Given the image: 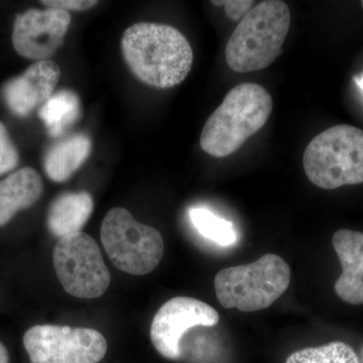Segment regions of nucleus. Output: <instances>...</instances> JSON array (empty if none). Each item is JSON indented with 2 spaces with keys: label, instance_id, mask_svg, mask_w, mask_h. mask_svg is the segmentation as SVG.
<instances>
[{
  "label": "nucleus",
  "instance_id": "1",
  "mask_svg": "<svg viewBox=\"0 0 363 363\" xmlns=\"http://www.w3.org/2000/svg\"><path fill=\"white\" fill-rule=\"evenodd\" d=\"M121 48L130 71L157 89L181 84L192 69L194 54L190 43L171 26L135 23L124 32Z\"/></svg>",
  "mask_w": 363,
  "mask_h": 363
},
{
  "label": "nucleus",
  "instance_id": "2",
  "mask_svg": "<svg viewBox=\"0 0 363 363\" xmlns=\"http://www.w3.org/2000/svg\"><path fill=\"white\" fill-rule=\"evenodd\" d=\"M272 106V96L262 86L255 83L235 86L207 119L200 147L212 157L230 156L264 128Z\"/></svg>",
  "mask_w": 363,
  "mask_h": 363
},
{
  "label": "nucleus",
  "instance_id": "3",
  "mask_svg": "<svg viewBox=\"0 0 363 363\" xmlns=\"http://www.w3.org/2000/svg\"><path fill=\"white\" fill-rule=\"evenodd\" d=\"M290 26L291 11L286 2L267 0L253 6L227 42V65L238 73L271 66L283 52Z\"/></svg>",
  "mask_w": 363,
  "mask_h": 363
},
{
  "label": "nucleus",
  "instance_id": "4",
  "mask_svg": "<svg viewBox=\"0 0 363 363\" xmlns=\"http://www.w3.org/2000/svg\"><path fill=\"white\" fill-rule=\"evenodd\" d=\"M290 283L288 264L272 253L252 264L222 269L214 279L222 307L242 312L267 309L286 292Z\"/></svg>",
  "mask_w": 363,
  "mask_h": 363
},
{
  "label": "nucleus",
  "instance_id": "5",
  "mask_svg": "<svg viewBox=\"0 0 363 363\" xmlns=\"http://www.w3.org/2000/svg\"><path fill=\"white\" fill-rule=\"evenodd\" d=\"M303 164L317 187L333 190L363 183V130L347 124L319 133L306 147Z\"/></svg>",
  "mask_w": 363,
  "mask_h": 363
},
{
  "label": "nucleus",
  "instance_id": "6",
  "mask_svg": "<svg viewBox=\"0 0 363 363\" xmlns=\"http://www.w3.org/2000/svg\"><path fill=\"white\" fill-rule=\"evenodd\" d=\"M100 238L114 266L135 276L154 271L164 255L161 233L136 221L124 208L109 210L102 222Z\"/></svg>",
  "mask_w": 363,
  "mask_h": 363
},
{
  "label": "nucleus",
  "instance_id": "7",
  "mask_svg": "<svg viewBox=\"0 0 363 363\" xmlns=\"http://www.w3.org/2000/svg\"><path fill=\"white\" fill-rule=\"evenodd\" d=\"M55 271L69 295L95 298L106 292L111 277L96 241L84 233L60 238L52 253Z\"/></svg>",
  "mask_w": 363,
  "mask_h": 363
},
{
  "label": "nucleus",
  "instance_id": "8",
  "mask_svg": "<svg viewBox=\"0 0 363 363\" xmlns=\"http://www.w3.org/2000/svg\"><path fill=\"white\" fill-rule=\"evenodd\" d=\"M30 363H97L106 354L99 331L58 325H37L23 335Z\"/></svg>",
  "mask_w": 363,
  "mask_h": 363
},
{
  "label": "nucleus",
  "instance_id": "9",
  "mask_svg": "<svg viewBox=\"0 0 363 363\" xmlns=\"http://www.w3.org/2000/svg\"><path fill=\"white\" fill-rule=\"evenodd\" d=\"M219 314L211 306L190 297H176L160 308L150 326V340L157 352L169 359L181 357V339L194 327L215 326Z\"/></svg>",
  "mask_w": 363,
  "mask_h": 363
},
{
  "label": "nucleus",
  "instance_id": "10",
  "mask_svg": "<svg viewBox=\"0 0 363 363\" xmlns=\"http://www.w3.org/2000/svg\"><path fill=\"white\" fill-rule=\"evenodd\" d=\"M71 23L70 13L56 9H28L14 21L13 44L26 59L49 60L63 44Z\"/></svg>",
  "mask_w": 363,
  "mask_h": 363
},
{
  "label": "nucleus",
  "instance_id": "11",
  "mask_svg": "<svg viewBox=\"0 0 363 363\" xmlns=\"http://www.w3.org/2000/svg\"><path fill=\"white\" fill-rule=\"evenodd\" d=\"M60 77L61 69L56 62H35L23 75L4 85L2 93L7 106L16 116H28L52 96Z\"/></svg>",
  "mask_w": 363,
  "mask_h": 363
},
{
  "label": "nucleus",
  "instance_id": "12",
  "mask_svg": "<svg viewBox=\"0 0 363 363\" xmlns=\"http://www.w3.org/2000/svg\"><path fill=\"white\" fill-rule=\"evenodd\" d=\"M342 274L336 281L335 292L344 302L363 304V233L341 229L332 238Z\"/></svg>",
  "mask_w": 363,
  "mask_h": 363
},
{
  "label": "nucleus",
  "instance_id": "13",
  "mask_svg": "<svg viewBox=\"0 0 363 363\" xmlns=\"http://www.w3.org/2000/svg\"><path fill=\"white\" fill-rule=\"evenodd\" d=\"M42 178L35 169L26 167L0 181V227L14 215L33 206L43 193Z\"/></svg>",
  "mask_w": 363,
  "mask_h": 363
},
{
  "label": "nucleus",
  "instance_id": "14",
  "mask_svg": "<svg viewBox=\"0 0 363 363\" xmlns=\"http://www.w3.org/2000/svg\"><path fill=\"white\" fill-rule=\"evenodd\" d=\"M94 208L92 196L87 192L65 193L52 202L47 223L52 235L62 238L81 233Z\"/></svg>",
  "mask_w": 363,
  "mask_h": 363
},
{
  "label": "nucleus",
  "instance_id": "15",
  "mask_svg": "<svg viewBox=\"0 0 363 363\" xmlns=\"http://www.w3.org/2000/svg\"><path fill=\"white\" fill-rule=\"evenodd\" d=\"M91 147L90 138L82 133L55 143L45 156V174L52 181L58 183L68 180L88 159Z\"/></svg>",
  "mask_w": 363,
  "mask_h": 363
},
{
  "label": "nucleus",
  "instance_id": "16",
  "mask_svg": "<svg viewBox=\"0 0 363 363\" xmlns=\"http://www.w3.org/2000/svg\"><path fill=\"white\" fill-rule=\"evenodd\" d=\"M80 99L75 92L61 90L55 93L42 105L40 118L44 121L48 133L59 138L80 118Z\"/></svg>",
  "mask_w": 363,
  "mask_h": 363
},
{
  "label": "nucleus",
  "instance_id": "17",
  "mask_svg": "<svg viewBox=\"0 0 363 363\" xmlns=\"http://www.w3.org/2000/svg\"><path fill=\"white\" fill-rule=\"evenodd\" d=\"M188 215L197 233L215 245L230 247L238 241V233L233 222L216 216L208 208H190Z\"/></svg>",
  "mask_w": 363,
  "mask_h": 363
},
{
  "label": "nucleus",
  "instance_id": "18",
  "mask_svg": "<svg viewBox=\"0 0 363 363\" xmlns=\"http://www.w3.org/2000/svg\"><path fill=\"white\" fill-rule=\"evenodd\" d=\"M286 363H360L357 353L348 344L331 342L319 347L296 351Z\"/></svg>",
  "mask_w": 363,
  "mask_h": 363
},
{
  "label": "nucleus",
  "instance_id": "19",
  "mask_svg": "<svg viewBox=\"0 0 363 363\" xmlns=\"http://www.w3.org/2000/svg\"><path fill=\"white\" fill-rule=\"evenodd\" d=\"M20 157L4 124L0 121V176L18 166Z\"/></svg>",
  "mask_w": 363,
  "mask_h": 363
},
{
  "label": "nucleus",
  "instance_id": "20",
  "mask_svg": "<svg viewBox=\"0 0 363 363\" xmlns=\"http://www.w3.org/2000/svg\"><path fill=\"white\" fill-rule=\"evenodd\" d=\"M216 6H224L226 14L230 20L241 21L252 9L255 1L245 0H227V1H212Z\"/></svg>",
  "mask_w": 363,
  "mask_h": 363
},
{
  "label": "nucleus",
  "instance_id": "21",
  "mask_svg": "<svg viewBox=\"0 0 363 363\" xmlns=\"http://www.w3.org/2000/svg\"><path fill=\"white\" fill-rule=\"evenodd\" d=\"M48 9H62V11H84L97 6L95 0H47L42 1Z\"/></svg>",
  "mask_w": 363,
  "mask_h": 363
},
{
  "label": "nucleus",
  "instance_id": "22",
  "mask_svg": "<svg viewBox=\"0 0 363 363\" xmlns=\"http://www.w3.org/2000/svg\"><path fill=\"white\" fill-rule=\"evenodd\" d=\"M9 352H7L6 346H4V344L0 342V363H9Z\"/></svg>",
  "mask_w": 363,
  "mask_h": 363
},
{
  "label": "nucleus",
  "instance_id": "23",
  "mask_svg": "<svg viewBox=\"0 0 363 363\" xmlns=\"http://www.w3.org/2000/svg\"><path fill=\"white\" fill-rule=\"evenodd\" d=\"M354 81L357 82L358 87L363 91V75L362 77H357V76H355Z\"/></svg>",
  "mask_w": 363,
  "mask_h": 363
},
{
  "label": "nucleus",
  "instance_id": "24",
  "mask_svg": "<svg viewBox=\"0 0 363 363\" xmlns=\"http://www.w3.org/2000/svg\"><path fill=\"white\" fill-rule=\"evenodd\" d=\"M362 362L363 363V347L362 348Z\"/></svg>",
  "mask_w": 363,
  "mask_h": 363
},
{
  "label": "nucleus",
  "instance_id": "25",
  "mask_svg": "<svg viewBox=\"0 0 363 363\" xmlns=\"http://www.w3.org/2000/svg\"><path fill=\"white\" fill-rule=\"evenodd\" d=\"M362 7H363V1H362Z\"/></svg>",
  "mask_w": 363,
  "mask_h": 363
}]
</instances>
